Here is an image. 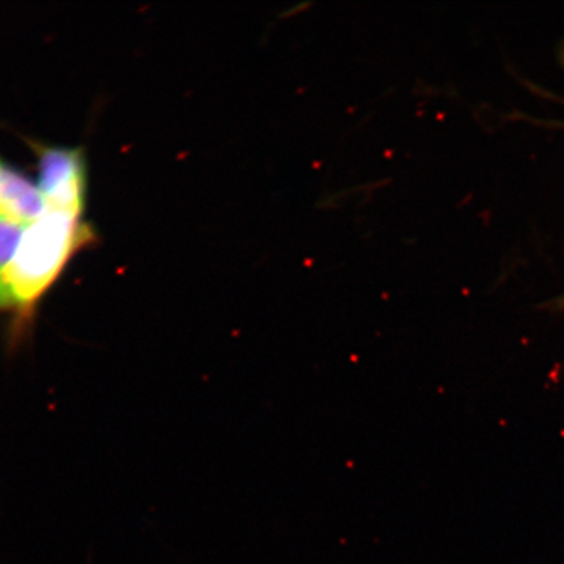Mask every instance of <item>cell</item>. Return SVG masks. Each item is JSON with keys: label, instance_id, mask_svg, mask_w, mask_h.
I'll return each instance as SVG.
<instances>
[{"label": "cell", "instance_id": "6da1fadb", "mask_svg": "<svg viewBox=\"0 0 564 564\" xmlns=\"http://www.w3.org/2000/svg\"><path fill=\"white\" fill-rule=\"evenodd\" d=\"M83 216L47 206L25 228L0 286V316H9L6 337L11 351L30 340L42 301L76 253L95 241Z\"/></svg>", "mask_w": 564, "mask_h": 564}, {"label": "cell", "instance_id": "277c9868", "mask_svg": "<svg viewBox=\"0 0 564 564\" xmlns=\"http://www.w3.org/2000/svg\"><path fill=\"white\" fill-rule=\"evenodd\" d=\"M26 227L0 216V286H2L3 274L15 256Z\"/></svg>", "mask_w": 564, "mask_h": 564}, {"label": "cell", "instance_id": "7a4b0ae2", "mask_svg": "<svg viewBox=\"0 0 564 564\" xmlns=\"http://www.w3.org/2000/svg\"><path fill=\"white\" fill-rule=\"evenodd\" d=\"M39 158V186L47 206L84 215L87 165L80 148L34 144Z\"/></svg>", "mask_w": 564, "mask_h": 564}, {"label": "cell", "instance_id": "5b68a950", "mask_svg": "<svg viewBox=\"0 0 564 564\" xmlns=\"http://www.w3.org/2000/svg\"><path fill=\"white\" fill-rule=\"evenodd\" d=\"M558 305L563 308L564 307V297L560 300Z\"/></svg>", "mask_w": 564, "mask_h": 564}, {"label": "cell", "instance_id": "3957f363", "mask_svg": "<svg viewBox=\"0 0 564 564\" xmlns=\"http://www.w3.org/2000/svg\"><path fill=\"white\" fill-rule=\"evenodd\" d=\"M46 207L39 183L0 161V216L26 227L37 220Z\"/></svg>", "mask_w": 564, "mask_h": 564}]
</instances>
